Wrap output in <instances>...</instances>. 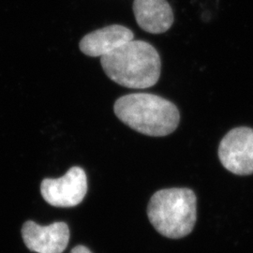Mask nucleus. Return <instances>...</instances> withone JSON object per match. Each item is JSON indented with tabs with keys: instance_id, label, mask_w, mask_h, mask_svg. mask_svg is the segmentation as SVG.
Listing matches in <instances>:
<instances>
[{
	"instance_id": "f257e3e1",
	"label": "nucleus",
	"mask_w": 253,
	"mask_h": 253,
	"mask_svg": "<svg viewBox=\"0 0 253 253\" xmlns=\"http://www.w3.org/2000/svg\"><path fill=\"white\" fill-rule=\"evenodd\" d=\"M100 64L112 81L133 89L153 86L162 72L160 54L144 41L126 42L111 54L101 56Z\"/></svg>"
},
{
	"instance_id": "f03ea898",
	"label": "nucleus",
	"mask_w": 253,
	"mask_h": 253,
	"mask_svg": "<svg viewBox=\"0 0 253 253\" xmlns=\"http://www.w3.org/2000/svg\"><path fill=\"white\" fill-rule=\"evenodd\" d=\"M114 111L126 126L152 137L171 134L180 121L179 111L172 102L149 93L125 95L115 102Z\"/></svg>"
},
{
	"instance_id": "7ed1b4c3",
	"label": "nucleus",
	"mask_w": 253,
	"mask_h": 253,
	"mask_svg": "<svg viewBox=\"0 0 253 253\" xmlns=\"http://www.w3.org/2000/svg\"><path fill=\"white\" fill-rule=\"evenodd\" d=\"M147 216L161 235L171 239L183 238L195 226L197 197L187 188L158 190L148 203Z\"/></svg>"
},
{
	"instance_id": "20e7f679",
	"label": "nucleus",
	"mask_w": 253,
	"mask_h": 253,
	"mask_svg": "<svg viewBox=\"0 0 253 253\" xmlns=\"http://www.w3.org/2000/svg\"><path fill=\"white\" fill-rule=\"evenodd\" d=\"M223 167L237 175L253 174V129L238 126L220 141L217 150Z\"/></svg>"
},
{
	"instance_id": "39448f33",
	"label": "nucleus",
	"mask_w": 253,
	"mask_h": 253,
	"mask_svg": "<svg viewBox=\"0 0 253 253\" xmlns=\"http://www.w3.org/2000/svg\"><path fill=\"white\" fill-rule=\"evenodd\" d=\"M42 198L55 208H73L81 204L87 192V178L84 169L71 168L60 178H46L42 182Z\"/></svg>"
},
{
	"instance_id": "423d86ee",
	"label": "nucleus",
	"mask_w": 253,
	"mask_h": 253,
	"mask_svg": "<svg viewBox=\"0 0 253 253\" xmlns=\"http://www.w3.org/2000/svg\"><path fill=\"white\" fill-rule=\"evenodd\" d=\"M22 236L30 252L37 253H63L69 244L70 229L65 222H54L41 226L28 220L22 227Z\"/></svg>"
},
{
	"instance_id": "0eeeda50",
	"label": "nucleus",
	"mask_w": 253,
	"mask_h": 253,
	"mask_svg": "<svg viewBox=\"0 0 253 253\" xmlns=\"http://www.w3.org/2000/svg\"><path fill=\"white\" fill-rule=\"evenodd\" d=\"M133 39L134 34L129 28L121 25H111L85 35L82 39L79 48L85 55L101 57Z\"/></svg>"
},
{
	"instance_id": "6e6552de",
	"label": "nucleus",
	"mask_w": 253,
	"mask_h": 253,
	"mask_svg": "<svg viewBox=\"0 0 253 253\" xmlns=\"http://www.w3.org/2000/svg\"><path fill=\"white\" fill-rule=\"evenodd\" d=\"M132 7L138 26L145 32L165 33L173 24V12L167 0H134Z\"/></svg>"
},
{
	"instance_id": "1a4fd4ad",
	"label": "nucleus",
	"mask_w": 253,
	"mask_h": 253,
	"mask_svg": "<svg viewBox=\"0 0 253 253\" xmlns=\"http://www.w3.org/2000/svg\"><path fill=\"white\" fill-rule=\"evenodd\" d=\"M70 253H92L90 250L87 249L84 246H76L75 248H73Z\"/></svg>"
}]
</instances>
